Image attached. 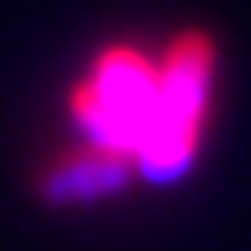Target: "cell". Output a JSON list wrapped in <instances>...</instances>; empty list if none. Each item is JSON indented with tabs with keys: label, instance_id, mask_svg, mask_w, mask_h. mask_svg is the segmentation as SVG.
<instances>
[{
	"label": "cell",
	"instance_id": "obj_1",
	"mask_svg": "<svg viewBox=\"0 0 251 251\" xmlns=\"http://www.w3.org/2000/svg\"><path fill=\"white\" fill-rule=\"evenodd\" d=\"M208 82H212V44L203 35L177 39V48L156 70V108L134 151L151 177H174L191 160Z\"/></svg>",
	"mask_w": 251,
	"mask_h": 251
},
{
	"label": "cell",
	"instance_id": "obj_2",
	"mask_svg": "<svg viewBox=\"0 0 251 251\" xmlns=\"http://www.w3.org/2000/svg\"><path fill=\"white\" fill-rule=\"evenodd\" d=\"M156 108V65H148L134 48H113L96 65L87 87H78L74 113L96 134L104 151L134 156Z\"/></svg>",
	"mask_w": 251,
	"mask_h": 251
},
{
	"label": "cell",
	"instance_id": "obj_3",
	"mask_svg": "<svg viewBox=\"0 0 251 251\" xmlns=\"http://www.w3.org/2000/svg\"><path fill=\"white\" fill-rule=\"evenodd\" d=\"M126 182V156L117 151H87L65 160L56 174H48V200H87V195H104V191H117Z\"/></svg>",
	"mask_w": 251,
	"mask_h": 251
}]
</instances>
